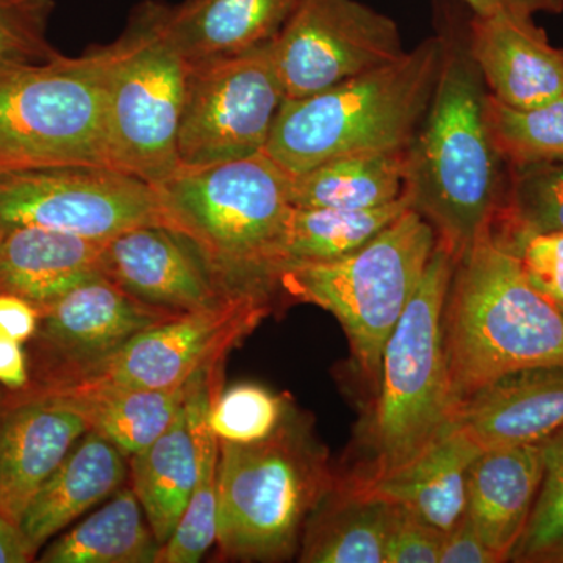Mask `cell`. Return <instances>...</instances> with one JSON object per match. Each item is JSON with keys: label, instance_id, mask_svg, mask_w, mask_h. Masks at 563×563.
<instances>
[{"label": "cell", "instance_id": "cell-12", "mask_svg": "<svg viewBox=\"0 0 563 563\" xmlns=\"http://www.w3.org/2000/svg\"><path fill=\"white\" fill-rule=\"evenodd\" d=\"M33 225L109 242L141 225H166L147 181L99 166H68L0 180V231Z\"/></svg>", "mask_w": 563, "mask_h": 563}, {"label": "cell", "instance_id": "cell-29", "mask_svg": "<svg viewBox=\"0 0 563 563\" xmlns=\"http://www.w3.org/2000/svg\"><path fill=\"white\" fill-rule=\"evenodd\" d=\"M162 544L132 487L63 533L41 554L43 563H157Z\"/></svg>", "mask_w": 563, "mask_h": 563}, {"label": "cell", "instance_id": "cell-37", "mask_svg": "<svg viewBox=\"0 0 563 563\" xmlns=\"http://www.w3.org/2000/svg\"><path fill=\"white\" fill-rule=\"evenodd\" d=\"M444 532L404 507L393 506L385 563H437Z\"/></svg>", "mask_w": 563, "mask_h": 563}, {"label": "cell", "instance_id": "cell-35", "mask_svg": "<svg viewBox=\"0 0 563 563\" xmlns=\"http://www.w3.org/2000/svg\"><path fill=\"white\" fill-rule=\"evenodd\" d=\"M543 479L531 518L517 550L515 562H533L563 537V424L540 442Z\"/></svg>", "mask_w": 563, "mask_h": 563}, {"label": "cell", "instance_id": "cell-2", "mask_svg": "<svg viewBox=\"0 0 563 563\" xmlns=\"http://www.w3.org/2000/svg\"><path fill=\"white\" fill-rule=\"evenodd\" d=\"M457 258L437 240L420 284L384 347L376 396L355 432L343 484L406 468L450 426L453 415L443 343V310Z\"/></svg>", "mask_w": 563, "mask_h": 563}, {"label": "cell", "instance_id": "cell-27", "mask_svg": "<svg viewBox=\"0 0 563 563\" xmlns=\"http://www.w3.org/2000/svg\"><path fill=\"white\" fill-rule=\"evenodd\" d=\"M406 185V151L347 155L290 177L288 199L303 209L365 210L396 201Z\"/></svg>", "mask_w": 563, "mask_h": 563}, {"label": "cell", "instance_id": "cell-30", "mask_svg": "<svg viewBox=\"0 0 563 563\" xmlns=\"http://www.w3.org/2000/svg\"><path fill=\"white\" fill-rule=\"evenodd\" d=\"M190 380L165 390L62 393L73 396L79 404L90 431L98 432L131 459L173 424L187 399Z\"/></svg>", "mask_w": 563, "mask_h": 563}, {"label": "cell", "instance_id": "cell-11", "mask_svg": "<svg viewBox=\"0 0 563 563\" xmlns=\"http://www.w3.org/2000/svg\"><path fill=\"white\" fill-rule=\"evenodd\" d=\"M276 296L250 292L214 309L180 314L144 329L101 362L81 369L54 391L165 390L225 357L269 313Z\"/></svg>", "mask_w": 563, "mask_h": 563}, {"label": "cell", "instance_id": "cell-21", "mask_svg": "<svg viewBox=\"0 0 563 563\" xmlns=\"http://www.w3.org/2000/svg\"><path fill=\"white\" fill-rule=\"evenodd\" d=\"M107 242L18 225L0 231V292L21 296L38 309L77 285L103 276Z\"/></svg>", "mask_w": 563, "mask_h": 563}, {"label": "cell", "instance_id": "cell-41", "mask_svg": "<svg viewBox=\"0 0 563 563\" xmlns=\"http://www.w3.org/2000/svg\"><path fill=\"white\" fill-rule=\"evenodd\" d=\"M0 385L9 391H21L31 385L29 355L21 343L0 335Z\"/></svg>", "mask_w": 563, "mask_h": 563}, {"label": "cell", "instance_id": "cell-38", "mask_svg": "<svg viewBox=\"0 0 563 563\" xmlns=\"http://www.w3.org/2000/svg\"><path fill=\"white\" fill-rule=\"evenodd\" d=\"M498 555L493 553L473 528L468 517L461 523L444 532L439 563H499Z\"/></svg>", "mask_w": 563, "mask_h": 563}, {"label": "cell", "instance_id": "cell-9", "mask_svg": "<svg viewBox=\"0 0 563 563\" xmlns=\"http://www.w3.org/2000/svg\"><path fill=\"white\" fill-rule=\"evenodd\" d=\"M165 0H143L109 46L107 129L111 168L152 187L180 168L177 136L188 63L172 31Z\"/></svg>", "mask_w": 563, "mask_h": 563}, {"label": "cell", "instance_id": "cell-23", "mask_svg": "<svg viewBox=\"0 0 563 563\" xmlns=\"http://www.w3.org/2000/svg\"><path fill=\"white\" fill-rule=\"evenodd\" d=\"M302 0H184L169 9V31L187 63L239 54L279 35Z\"/></svg>", "mask_w": 563, "mask_h": 563}, {"label": "cell", "instance_id": "cell-1", "mask_svg": "<svg viewBox=\"0 0 563 563\" xmlns=\"http://www.w3.org/2000/svg\"><path fill=\"white\" fill-rule=\"evenodd\" d=\"M487 102L466 43L448 38L428 111L406 150L404 195L457 261L490 231L509 187Z\"/></svg>", "mask_w": 563, "mask_h": 563}, {"label": "cell", "instance_id": "cell-34", "mask_svg": "<svg viewBox=\"0 0 563 563\" xmlns=\"http://www.w3.org/2000/svg\"><path fill=\"white\" fill-rule=\"evenodd\" d=\"M496 217L533 231L563 232V162L509 169L506 201Z\"/></svg>", "mask_w": 563, "mask_h": 563}, {"label": "cell", "instance_id": "cell-26", "mask_svg": "<svg viewBox=\"0 0 563 563\" xmlns=\"http://www.w3.org/2000/svg\"><path fill=\"white\" fill-rule=\"evenodd\" d=\"M407 209L410 201L406 195L365 210L290 207L274 246L277 277L291 265L336 261L361 250Z\"/></svg>", "mask_w": 563, "mask_h": 563}, {"label": "cell", "instance_id": "cell-42", "mask_svg": "<svg viewBox=\"0 0 563 563\" xmlns=\"http://www.w3.org/2000/svg\"><path fill=\"white\" fill-rule=\"evenodd\" d=\"M36 553L20 521L0 512V563L32 562Z\"/></svg>", "mask_w": 563, "mask_h": 563}, {"label": "cell", "instance_id": "cell-40", "mask_svg": "<svg viewBox=\"0 0 563 563\" xmlns=\"http://www.w3.org/2000/svg\"><path fill=\"white\" fill-rule=\"evenodd\" d=\"M473 16L488 18L496 14H512V16H529L536 14L563 13V0H462Z\"/></svg>", "mask_w": 563, "mask_h": 563}, {"label": "cell", "instance_id": "cell-20", "mask_svg": "<svg viewBox=\"0 0 563 563\" xmlns=\"http://www.w3.org/2000/svg\"><path fill=\"white\" fill-rule=\"evenodd\" d=\"M543 479L542 444L481 453L466 481V517L499 561L512 559Z\"/></svg>", "mask_w": 563, "mask_h": 563}, {"label": "cell", "instance_id": "cell-4", "mask_svg": "<svg viewBox=\"0 0 563 563\" xmlns=\"http://www.w3.org/2000/svg\"><path fill=\"white\" fill-rule=\"evenodd\" d=\"M446 46V36H431L388 65L285 99L265 154L298 176L333 158L406 151L428 111Z\"/></svg>", "mask_w": 563, "mask_h": 563}, {"label": "cell", "instance_id": "cell-33", "mask_svg": "<svg viewBox=\"0 0 563 563\" xmlns=\"http://www.w3.org/2000/svg\"><path fill=\"white\" fill-rule=\"evenodd\" d=\"M493 242L517 258L526 279L543 298L563 310V232L533 231L496 217Z\"/></svg>", "mask_w": 563, "mask_h": 563}, {"label": "cell", "instance_id": "cell-8", "mask_svg": "<svg viewBox=\"0 0 563 563\" xmlns=\"http://www.w3.org/2000/svg\"><path fill=\"white\" fill-rule=\"evenodd\" d=\"M107 69V44L79 57L0 62V180L68 166L111 168Z\"/></svg>", "mask_w": 563, "mask_h": 563}, {"label": "cell", "instance_id": "cell-6", "mask_svg": "<svg viewBox=\"0 0 563 563\" xmlns=\"http://www.w3.org/2000/svg\"><path fill=\"white\" fill-rule=\"evenodd\" d=\"M290 177L261 152L201 168L180 166L154 188L166 228L187 236L228 287L277 295L274 246L291 207Z\"/></svg>", "mask_w": 563, "mask_h": 563}, {"label": "cell", "instance_id": "cell-19", "mask_svg": "<svg viewBox=\"0 0 563 563\" xmlns=\"http://www.w3.org/2000/svg\"><path fill=\"white\" fill-rule=\"evenodd\" d=\"M484 453L461 426L450 422L435 443L399 472L368 483L335 487L358 498L404 507L426 523L450 532L466 515V481Z\"/></svg>", "mask_w": 563, "mask_h": 563}, {"label": "cell", "instance_id": "cell-44", "mask_svg": "<svg viewBox=\"0 0 563 563\" xmlns=\"http://www.w3.org/2000/svg\"><path fill=\"white\" fill-rule=\"evenodd\" d=\"M562 313H563V310H562Z\"/></svg>", "mask_w": 563, "mask_h": 563}, {"label": "cell", "instance_id": "cell-14", "mask_svg": "<svg viewBox=\"0 0 563 563\" xmlns=\"http://www.w3.org/2000/svg\"><path fill=\"white\" fill-rule=\"evenodd\" d=\"M176 317L132 298L109 277H92L41 307L29 342V387H58L136 333Z\"/></svg>", "mask_w": 563, "mask_h": 563}, {"label": "cell", "instance_id": "cell-7", "mask_svg": "<svg viewBox=\"0 0 563 563\" xmlns=\"http://www.w3.org/2000/svg\"><path fill=\"white\" fill-rule=\"evenodd\" d=\"M435 231L412 207L361 250L331 262L282 269L277 288L342 324L351 369L366 409L376 396L385 343L420 284Z\"/></svg>", "mask_w": 563, "mask_h": 563}, {"label": "cell", "instance_id": "cell-5", "mask_svg": "<svg viewBox=\"0 0 563 563\" xmlns=\"http://www.w3.org/2000/svg\"><path fill=\"white\" fill-rule=\"evenodd\" d=\"M313 420L290 404L268 439L220 442L217 544L224 559L290 561L307 520L335 487Z\"/></svg>", "mask_w": 563, "mask_h": 563}, {"label": "cell", "instance_id": "cell-22", "mask_svg": "<svg viewBox=\"0 0 563 563\" xmlns=\"http://www.w3.org/2000/svg\"><path fill=\"white\" fill-rule=\"evenodd\" d=\"M129 477L125 455L90 431L41 485L21 518V526L40 551L66 526L124 487Z\"/></svg>", "mask_w": 563, "mask_h": 563}, {"label": "cell", "instance_id": "cell-32", "mask_svg": "<svg viewBox=\"0 0 563 563\" xmlns=\"http://www.w3.org/2000/svg\"><path fill=\"white\" fill-rule=\"evenodd\" d=\"M290 404L261 384H235L211 399L209 424L220 442H261L276 432Z\"/></svg>", "mask_w": 563, "mask_h": 563}, {"label": "cell", "instance_id": "cell-31", "mask_svg": "<svg viewBox=\"0 0 563 563\" xmlns=\"http://www.w3.org/2000/svg\"><path fill=\"white\" fill-rule=\"evenodd\" d=\"M487 118L509 169L563 162V96L533 109H514L488 92Z\"/></svg>", "mask_w": 563, "mask_h": 563}, {"label": "cell", "instance_id": "cell-36", "mask_svg": "<svg viewBox=\"0 0 563 563\" xmlns=\"http://www.w3.org/2000/svg\"><path fill=\"white\" fill-rule=\"evenodd\" d=\"M55 0H0V62H47L60 52L52 46L49 25Z\"/></svg>", "mask_w": 563, "mask_h": 563}, {"label": "cell", "instance_id": "cell-39", "mask_svg": "<svg viewBox=\"0 0 563 563\" xmlns=\"http://www.w3.org/2000/svg\"><path fill=\"white\" fill-rule=\"evenodd\" d=\"M40 309L21 296L0 292V335L14 342H31L38 331Z\"/></svg>", "mask_w": 563, "mask_h": 563}, {"label": "cell", "instance_id": "cell-25", "mask_svg": "<svg viewBox=\"0 0 563 563\" xmlns=\"http://www.w3.org/2000/svg\"><path fill=\"white\" fill-rule=\"evenodd\" d=\"M131 474L133 492L163 547L176 531L198 479V448L185 404L154 443L132 455Z\"/></svg>", "mask_w": 563, "mask_h": 563}, {"label": "cell", "instance_id": "cell-18", "mask_svg": "<svg viewBox=\"0 0 563 563\" xmlns=\"http://www.w3.org/2000/svg\"><path fill=\"white\" fill-rule=\"evenodd\" d=\"M451 422L483 451L540 443L563 424V366L499 377L459 404Z\"/></svg>", "mask_w": 563, "mask_h": 563}, {"label": "cell", "instance_id": "cell-16", "mask_svg": "<svg viewBox=\"0 0 563 563\" xmlns=\"http://www.w3.org/2000/svg\"><path fill=\"white\" fill-rule=\"evenodd\" d=\"M0 398V512L20 521L90 424L66 393L27 387Z\"/></svg>", "mask_w": 563, "mask_h": 563}, {"label": "cell", "instance_id": "cell-3", "mask_svg": "<svg viewBox=\"0 0 563 563\" xmlns=\"http://www.w3.org/2000/svg\"><path fill=\"white\" fill-rule=\"evenodd\" d=\"M443 343L454 412L507 374L563 366V313L488 231L455 263Z\"/></svg>", "mask_w": 563, "mask_h": 563}, {"label": "cell", "instance_id": "cell-24", "mask_svg": "<svg viewBox=\"0 0 563 563\" xmlns=\"http://www.w3.org/2000/svg\"><path fill=\"white\" fill-rule=\"evenodd\" d=\"M224 365L203 369L191 377L185 409L198 448V479L176 531L158 551L157 563H198L217 543L218 465L220 440L211 431V399L222 390Z\"/></svg>", "mask_w": 563, "mask_h": 563}, {"label": "cell", "instance_id": "cell-15", "mask_svg": "<svg viewBox=\"0 0 563 563\" xmlns=\"http://www.w3.org/2000/svg\"><path fill=\"white\" fill-rule=\"evenodd\" d=\"M102 269L132 298L177 317L250 295L228 287L198 247L166 225H141L113 236L103 246Z\"/></svg>", "mask_w": 563, "mask_h": 563}, {"label": "cell", "instance_id": "cell-17", "mask_svg": "<svg viewBox=\"0 0 563 563\" xmlns=\"http://www.w3.org/2000/svg\"><path fill=\"white\" fill-rule=\"evenodd\" d=\"M466 49L492 98L514 109H533L563 96V51L533 18L473 16Z\"/></svg>", "mask_w": 563, "mask_h": 563}, {"label": "cell", "instance_id": "cell-10", "mask_svg": "<svg viewBox=\"0 0 563 563\" xmlns=\"http://www.w3.org/2000/svg\"><path fill=\"white\" fill-rule=\"evenodd\" d=\"M284 101L272 41L188 63L177 136L180 166L201 168L265 152Z\"/></svg>", "mask_w": 563, "mask_h": 563}, {"label": "cell", "instance_id": "cell-28", "mask_svg": "<svg viewBox=\"0 0 563 563\" xmlns=\"http://www.w3.org/2000/svg\"><path fill=\"white\" fill-rule=\"evenodd\" d=\"M391 512V504L333 487L307 520L299 562L385 563Z\"/></svg>", "mask_w": 563, "mask_h": 563}, {"label": "cell", "instance_id": "cell-43", "mask_svg": "<svg viewBox=\"0 0 563 563\" xmlns=\"http://www.w3.org/2000/svg\"><path fill=\"white\" fill-rule=\"evenodd\" d=\"M536 563H563V537L561 540H558L553 544V547L548 548L547 551H543L539 558L533 561Z\"/></svg>", "mask_w": 563, "mask_h": 563}, {"label": "cell", "instance_id": "cell-13", "mask_svg": "<svg viewBox=\"0 0 563 563\" xmlns=\"http://www.w3.org/2000/svg\"><path fill=\"white\" fill-rule=\"evenodd\" d=\"M285 99H302L406 54L398 24L361 0H302L272 41Z\"/></svg>", "mask_w": 563, "mask_h": 563}]
</instances>
